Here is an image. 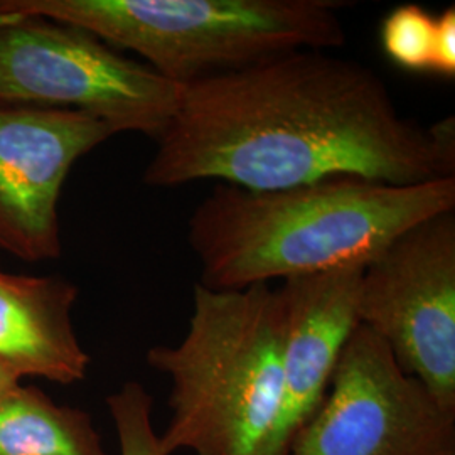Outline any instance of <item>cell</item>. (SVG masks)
Returning <instances> with one entry per match:
<instances>
[{
  "mask_svg": "<svg viewBox=\"0 0 455 455\" xmlns=\"http://www.w3.org/2000/svg\"><path fill=\"white\" fill-rule=\"evenodd\" d=\"M144 172L152 188L216 180L275 191L336 176L396 186L455 178L454 116L420 125L356 60L300 49L180 86Z\"/></svg>",
  "mask_w": 455,
  "mask_h": 455,
  "instance_id": "cell-1",
  "label": "cell"
},
{
  "mask_svg": "<svg viewBox=\"0 0 455 455\" xmlns=\"http://www.w3.org/2000/svg\"><path fill=\"white\" fill-rule=\"evenodd\" d=\"M455 212V178L396 186L336 176L275 191L212 186L189 218L201 285L238 291L366 267L405 229Z\"/></svg>",
  "mask_w": 455,
  "mask_h": 455,
  "instance_id": "cell-2",
  "label": "cell"
},
{
  "mask_svg": "<svg viewBox=\"0 0 455 455\" xmlns=\"http://www.w3.org/2000/svg\"><path fill=\"white\" fill-rule=\"evenodd\" d=\"M283 315L268 283L216 291L196 283L182 341L147 363L171 379L164 455H261L282 395Z\"/></svg>",
  "mask_w": 455,
  "mask_h": 455,
  "instance_id": "cell-3",
  "label": "cell"
},
{
  "mask_svg": "<svg viewBox=\"0 0 455 455\" xmlns=\"http://www.w3.org/2000/svg\"><path fill=\"white\" fill-rule=\"evenodd\" d=\"M339 0H0V17L39 16L129 49L186 86L300 49L346 43Z\"/></svg>",
  "mask_w": 455,
  "mask_h": 455,
  "instance_id": "cell-4",
  "label": "cell"
},
{
  "mask_svg": "<svg viewBox=\"0 0 455 455\" xmlns=\"http://www.w3.org/2000/svg\"><path fill=\"white\" fill-rule=\"evenodd\" d=\"M180 95V84L80 28L46 17H0V101L75 110L115 133L157 140Z\"/></svg>",
  "mask_w": 455,
  "mask_h": 455,
  "instance_id": "cell-5",
  "label": "cell"
},
{
  "mask_svg": "<svg viewBox=\"0 0 455 455\" xmlns=\"http://www.w3.org/2000/svg\"><path fill=\"white\" fill-rule=\"evenodd\" d=\"M358 319L455 410V212L408 228L364 267Z\"/></svg>",
  "mask_w": 455,
  "mask_h": 455,
  "instance_id": "cell-6",
  "label": "cell"
},
{
  "mask_svg": "<svg viewBox=\"0 0 455 455\" xmlns=\"http://www.w3.org/2000/svg\"><path fill=\"white\" fill-rule=\"evenodd\" d=\"M285 455H455V410L442 407L385 342L358 325L323 403Z\"/></svg>",
  "mask_w": 455,
  "mask_h": 455,
  "instance_id": "cell-7",
  "label": "cell"
},
{
  "mask_svg": "<svg viewBox=\"0 0 455 455\" xmlns=\"http://www.w3.org/2000/svg\"><path fill=\"white\" fill-rule=\"evenodd\" d=\"M90 115L0 101V248L17 259L61 255L58 203L71 167L114 137Z\"/></svg>",
  "mask_w": 455,
  "mask_h": 455,
  "instance_id": "cell-8",
  "label": "cell"
},
{
  "mask_svg": "<svg viewBox=\"0 0 455 455\" xmlns=\"http://www.w3.org/2000/svg\"><path fill=\"white\" fill-rule=\"evenodd\" d=\"M364 267L289 276L282 302V395L261 455H285L293 435L323 403L346 342L359 325Z\"/></svg>",
  "mask_w": 455,
  "mask_h": 455,
  "instance_id": "cell-9",
  "label": "cell"
},
{
  "mask_svg": "<svg viewBox=\"0 0 455 455\" xmlns=\"http://www.w3.org/2000/svg\"><path fill=\"white\" fill-rule=\"evenodd\" d=\"M80 289L61 276L0 272V364L60 385L84 379L92 363L71 310Z\"/></svg>",
  "mask_w": 455,
  "mask_h": 455,
  "instance_id": "cell-10",
  "label": "cell"
},
{
  "mask_svg": "<svg viewBox=\"0 0 455 455\" xmlns=\"http://www.w3.org/2000/svg\"><path fill=\"white\" fill-rule=\"evenodd\" d=\"M0 455H107L92 417L19 385L0 402Z\"/></svg>",
  "mask_w": 455,
  "mask_h": 455,
  "instance_id": "cell-11",
  "label": "cell"
},
{
  "mask_svg": "<svg viewBox=\"0 0 455 455\" xmlns=\"http://www.w3.org/2000/svg\"><path fill=\"white\" fill-rule=\"evenodd\" d=\"M381 46L395 65L410 71H432L435 17L417 4L393 9L381 26Z\"/></svg>",
  "mask_w": 455,
  "mask_h": 455,
  "instance_id": "cell-12",
  "label": "cell"
},
{
  "mask_svg": "<svg viewBox=\"0 0 455 455\" xmlns=\"http://www.w3.org/2000/svg\"><path fill=\"white\" fill-rule=\"evenodd\" d=\"M118 435L120 455H164L161 437L152 425L154 400L146 388L129 381L107 398Z\"/></svg>",
  "mask_w": 455,
  "mask_h": 455,
  "instance_id": "cell-13",
  "label": "cell"
},
{
  "mask_svg": "<svg viewBox=\"0 0 455 455\" xmlns=\"http://www.w3.org/2000/svg\"><path fill=\"white\" fill-rule=\"evenodd\" d=\"M432 73L454 78L455 76V9L447 7L435 17V49Z\"/></svg>",
  "mask_w": 455,
  "mask_h": 455,
  "instance_id": "cell-14",
  "label": "cell"
},
{
  "mask_svg": "<svg viewBox=\"0 0 455 455\" xmlns=\"http://www.w3.org/2000/svg\"><path fill=\"white\" fill-rule=\"evenodd\" d=\"M19 385H20V379L17 378L16 374L0 364V402Z\"/></svg>",
  "mask_w": 455,
  "mask_h": 455,
  "instance_id": "cell-15",
  "label": "cell"
}]
</instances>
